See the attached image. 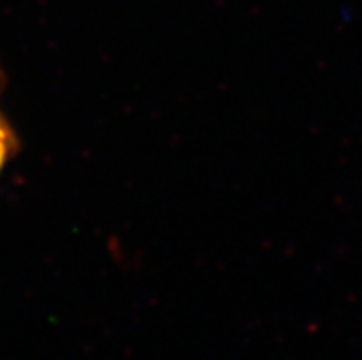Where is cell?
<instances>
[{"instance_id":"obj_1","label":"cell","mask_w":362,"mask_h":360,"mask_svg":"<svg viewBox=\"0 0 362 360\" xmlns=\"http://www.w3.org/2000/svg\"><path fill=\"white\" fill-rule=\"evenodd\" d=\"M15 147H17V138L6 118L0 115V171L6 166L11 155H13Z\"/></svg>"},{"instance_id":"obj_2","label":"cell","mask_w":362,"mask_h":360,"mask_svg":"<svg viewBox=\"0 0 362 360\" xmlns=\"http://www.w3.org/2000/svg\"><path fill=\"white\" fill-rule=\"evenodd\" d=\"M0 85H2V81H0Z\"/></svg>"}]
</instances>
